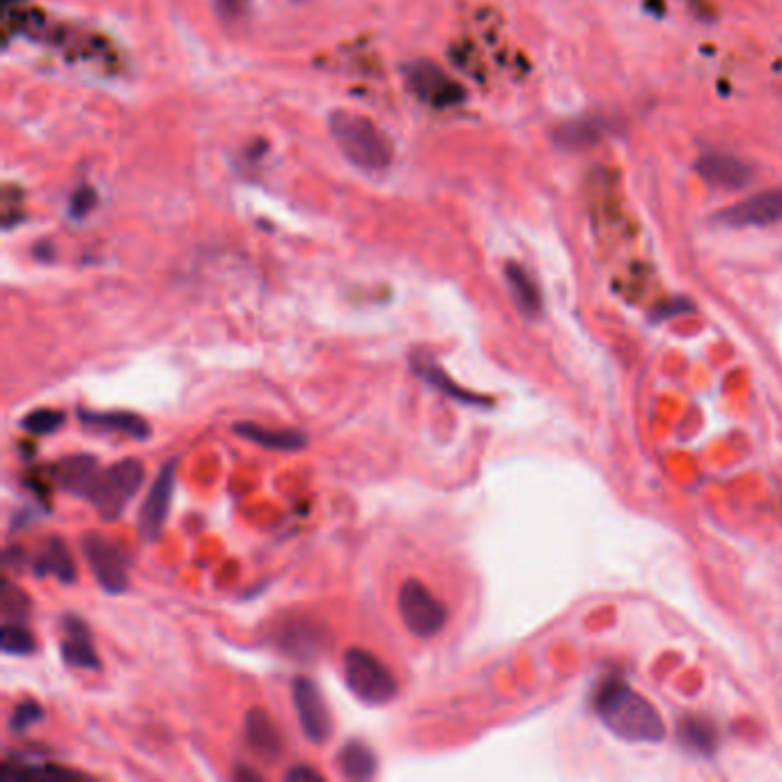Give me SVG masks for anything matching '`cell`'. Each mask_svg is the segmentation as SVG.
I'll list each match as a JSON object with an SVG mask.
<instances>
[{
	"label": "cell",
	"mask_w": 782,
	"mask_h": 782,
	"mask_svg": "<svg viewBox=\"0 0 782 782\" xmlns=\"http://www.w3.org/2000/svg\"><path fill=\"white\" fill-rule=\"evenodd\" d=\"M594 711L608 730L624 741L656 744L666 737V723L652 702L622 679H608L594 695Z\"/></svg>",
	"instance_id": "cell-1"
},
{
	"label": "cell",
	"mask_w": 782,
	"mask_h": 782,
	"mask_svg": "<svg viewBox=\"0 0 782 782\" xmlns=\"http://www.w3.org/2000/svg\"><path fill=\"white\" fill-rule=\"evenodd\" d=\"M331 136L340 152L367 172L386 170L393 163V145L388 136L365 115L354 111H335L328 117Z\"/></svg>",
	"instance_id": "cell-2"
},
{
	"label": "cell",
	"mask_w": 782,
	"mask_h": 782,
	"mask_svg": "<svg viewBox=\"0 0 782 782\" xmlns=\"http://www.w3.org/2000/svg\"><path fill=\"white\" fill-rule=\"evenodd\" d=\"M145 482V466L140 459L127 457L111 464L108 468H97L92 480L85 489L83 498L92 503L97 514L104 521L120 519L127 510L131 500L143 487Z\"/></svg>",
	"instance_id": "cell-3"
},
{
	"label": "cell",
	"mask_w": 782,
	"mask_h": 782,
	"mask_svg": "<svg viewBox=\"0 0 782 782\" xmlns=\"http://www.w3.org/2000/svg\"><path fill=\"white\" fill-rule=\"evenodd\" d=\"M344 684L363 705L381 707L397 698V679L372 652L361 647H351L342 656Z\"/></svg>",
	"instance_id": "cell-4"
},
{
	"label": "cell",
	"mask_w": 782,
	"mask_h": 782,
	"mask_svg": "<svg viewBox=\"0 0 782 782\" xmlns=\"http://www.w3.org/2000/svg\"><path fill=\"white\" fill-rule=\"evenodd\" d=\"M397 608H400L404 627L418 638L436 636L448 622V608L418 578H409L402 583L400 594H397Z\"/></svg>",
	"instance_id": "cell-5"
},
{
	"label": "cell",
	"mask_w": 782,
	"mask_h": 782,
	"mask_svg": "<svg viewBox=\"0 0 782 782\" xmlns=\"http://www.w3.org/2000/svg\"><path fill=\"white\" fill-rule=\"evenodd\" d=\"M81 549L101 590L120 594L129 588V555L124 553L122 546L101 533H85Z\"/></svg>",
	"instance_id": "cell-6"
},
{
	"label": "cell",
	"mask_w": 782,
	"mask_h": 782,
	"mask_svg": "<svg viewBox=\"0 0 782 782\" xmlns=\"http://www.w3.org/2000/svg\"><path fill=\"white\" fill-rule=\"evenodd\" d=\"M175 477H177V459H168L166 464L161 466V471L152 482L150 491H147L143 507H140L138 533L140 539L147 544H154L156 539L161 537L163 528H166L172 496H175Z\"/></svg>",
	"instance_id": "cell-7"
},
{
	"label": "cell",
	"mask_w": 782,
	"mask_h": 782,
	"mask_svg": "<svg viewBox=\"0 0 782 782\" xmlns=\"http://www.w3.org/2000/svg\"><path fill=\"white\" fill-rule=\"evenodd\" d=\"M292 702L306 739L317 746L326 744L333 734V718L319 686L308 677H296L292 682Z\"/></svg>",
	"instance_id": "cell-8"
},
{
	"label": "cell",
	"mask_w": 782,
	"mask_h": 782,
	"mask_svg": "<svg viewBox=\"0 0 782 782\" xmlns=\"http://www.w3.org/2000/svg\"><path fill=\"white\" fill-rule=\"evenodd\" d=\"M716 221L725 228H766L782 221V189L757 193L753 198L723 209Z\"/></svg>",
	"instance_id": "cell-9"
},
{
	"label": "cell",
	"mask_w": 782,
	"mask_h": 782,
	"mask_svg": "<svg viewBox=\"0 0 782 782\" xmlns=\"http://www.w3.org/2000/svg\"><path fill=\"white\" fill-rule=\"evenodd\" d=\"M695 170H698V175L705 179L707 184L727 191L744 189V186H748L755 179L753 168L730 154L709 152L695 163Z\"/></svg>",
	"instance_id": "cell-10"
},
{
	"label": "cell",
	"mask_w": 782,
	"mask_h": 782,
	"mask_svg": "<svg viewBox=\"0 0 782 782\" xmlns=\"http://www.w3.org/2000/svg\"><path fill=\"white\" fill-rule=\"evenodd\" d=\"M62 661L72 668L99 670V654L92 640V633L81 617L67 615L62 620V638H60Z\"/></svg>",
	"instance_id": "cell-11"
},
{
	"label": "cell",
	"mask_w": 782,
	"mask_h": 782,
	"mask_svg": "<svg viewBox=\"0 0 782 782\" xmlns=\"http://www.w3.org/2000/svg\"><path fill=\"white\" fill-rule=\"evenodd\" d=\"M78 420L83 425L104 429V432H120L124 436H131L136 441L150 439V422L143 420L138 413L131 411H88L78 409Z\"/></svg>",
	"instance_id": "cell-12"
},
{
	"label": "cell",
	"mask_w": 782,
	"mask_h": 782,
	"mask_svg": "<svg viewBox=\"0 0 782 782\" xmlns=\"http://www.w3.org/2000/svg\"><path fill=\"white\" fill-rule=\"evenodd\" d=\"M232 432L237 434L239 439L257 443L267 450L296 452L308 445V436L299 432V429H269L264 425H257V422H237V425H232Z\"/></svg>",
	"instance_id": "cell-13"
},
{
	"label": "cell",
	"mask_w": 782,
	"mask_h": 782,
	"mask_svg": "<svg viewBox=\"0 0 782 782\" xmlns=\"http://www.w3.org/2000/svg\"><path fill=\"white\" fill-rule=\"evenodd\" d=\"M33 572L42 578H58L65 585L76 581V562L60 537H49L42 544V549H39L33 560Z\"/></svg>",
	"instance_id": "cell-14"
},
{
	"label": "cell",
	"mask_w": 782,
	"mask_h": 782,
	"mask_svg": "<svg viewBox=\"0 0 782 782\" xmlns=\"http://www.w3.org/2000/svg\"><path fill=\"white\" fill-rule=\"evenodd\" d=\"M246 741L255 755L262 760H276L283 753V741H280L278 727L264 709H250L246 716Z\"/></svg>",
	"instance_id": "cell-15"
},
{
	"label": "cell",
	"mask_w": 782,
	"mask_h": 782,
	"mask_svg": "<svg viewBox=\"0 0 782 782\" xmlns=\"http://www.w3.org/2000/svg\"><path fill=\"white\" fill-rule=\"evenodd\" d=\"M335 764L344 778L349 780H370L377 776L379 762L374 750L361 739H351L340 748Z\"/></svg>",
	"instance_id": "cell-16"
},
{
	"label": "cell",
	"mask_w": 782,
	"mask_h": 782,
	"mask_svg": "<svg viewBox=\"0 0 782 782\" xmlns=\"http://www.w3.org/2000/svg\"><path fill=\"white\" fill-rule=\"evenodd\" d=\"M97 468H99V461L95 457L74 455L58 461V464L53 466V477H56V482L62 489L69 491V494H76L83 498L92 475L97 473Z\"/></svg>",
	"instance_id": "cell-17"
},
{
	"label": "cell",
	"mask_w": 782,
	"mask_h": 782,
	"mask_svg": "<svg viewBox=\"0 0 782 782\" xmlns=\"http://www.w3.org/2000/svg\"><path fill=\"white\" fill-rule=\"evenodd\" d=\"M413 367H416V372L420 374V379H425L427 383H432V386L436 390H441L443 395H450L452 400H459L464 404H487V400L480 395H473L468 393V390L455 386V383L450 381L448 374H445L439 365L434 363V358H429L427 354H420L413 358Z\"/></svg>",
	"instance_id": "cell-18"
},
{
	"label": "cell",
	"mask_w": 782,
	"mask_h": 782,
	"mask_svg": "<svg viewBox=\"0 0 782 782\" xmlns=\"http://www.w3.org/2000/svg\"><path fill=\"white\" fill-rule=\"evenodd\" d=\"M505 278L507 285H510V292L514 296L516 306L523 312V315L535 317L539 308H542V299H539V289L535 285V280L528 276V271L519 267V264L510 262L505 267Z\"/></svg>",
	"instance_id": "cell-19"
},
{
	"label": "cell",
	"mask_w": 782,
	"mask_h": 782,
	"mask_svg": "<svg viewBox=\"0 0 782 782\" xmlns=\"http://www.w3.org/2000/svg\"><path fill=\"white\" fill-rule=\"evenodd\" d=\"M3 780H37V782H60L81 778L76 771L62 769L56 764H26V762H7L3 766Z\"/></svg>",
	"instance_id": "cell-20"
},
{
	"label": "cell",
	"mask_w": 782,
	"mask_h": 782,
	"mask_svg": "<svg viewBox=\"0 0 782 782\" xmlns=\"http://www.w3.org/2000/svg\"><path fill=\"white\" fill-rule=\"evenodd\" d=\"M409 85L413 92H418L420 97L434 101V104L445 106L452 101L445 97V92L450 90V83L445 81L443 72H439V69L432 65H427V62H422V65H418L413 72H409Z\"/></svg>",
	"instance_id": "cell-21"
},
{
	"label": "cell",
	"mask_w": 782,
	"mask_h": 782,
	"mask_svg": "<svg viewBox=\"0 0 782 782\" xmlns=\"http://www.w3.org/2000/svg\"><path fill=\"white\" fill-rule=\"evenodd\" d=\"M679 741L686 750L698 755H711L716 750L718 737L714 725H709L702 718H686L679 725Z\"/></svg>",
	"instance_id": "cell-22"
},
{
	"label": "cell",
	"mask_w": 782,
	"mask_h": 782,
	"mask_svg": "<svg viewBox=\"0 0 782 782\" xmlns=\"http://www.w3.org/2000/svg\"><path fill=\"white\" fill-rule=\"evenodd\" d=\"M0 647H3L5 654L12 656H28L35 652V638L21 622H12L7 620L3 633H0Z\"/></svg>",
	"instance_id": "cell-23"
},
{
	"label": "cell",
	"mask_w": 782,
	"mask_h": 782,
	"mask_svg": "<svg viewBox=\"0 0 782 782\" xmlns=\"http://www.w3.org/2000/svg\"><path fill=\"white\" fill-rule=\"evenodd\" d=\"M62 425H65V413L56 411V409H37V411H30L28 416L21 420V427L26 429L28 434H35V436L53 434V432H56V429H60Z\"/></svg>",
	"instance_id": "cell-24"
},
{
	"label": "cell",
	"mask_w": 782,
	"mask_h": 782,
	"mask_svg": "<svg viewBox=\"0 0 782 782\" xmlns=\"http://www.w3.org/2000/svg\"><path fill=\"white\" fill-rule=\"evenodd\" d=\"M44 718V711L42 707L37 705V702L33 700H26V702H19L17 707H14L12 716H10V730L12 732H23L28 730L30 725L39 723Z\"/></svg>",
	"instance_id": "cell-25"
},
{
	"label": "cell",
	"mask_w": 782,
	"mask_h": 782,
	"mask_svg": "<svg viewBox=\"0 0 782 782\" xmlns=\"http://www.w3.org/2000/svg\"><path fill=\"white\" fill-rule=\"evenodd\" d=\"M30 601L26 594H23L19 588H14L12 583H5V592H3V613L7 620L12 617H23L28 613Z\"/></svg>",
	"instance_id": "cell-26"
},
{
	"label": "cell",
	"mask_w": 782,
	"mask_h": 782,
	"mask_svg": "<svg viewBox=\"0 0 782 782\" xmlns=\"http://www.w3.org/2000/svg\"><path fill=\"white\" fill-rule=\"evenodd\" d=\"M246 5L248 0H214L218 17H223L225 21H237L246 12Z\"/></svg>",
	"instance_id": "cell-27"
},
{
	"label": "cell",
	"mask_w": 782,
	"mask_h": 782,
	"mask_svg": "<svg viewBox=\"0 0 782 782\" xmlns=\"http://www.w3.org/2000/svg\"><path fill=\"white\" fill-rule=\"evenodd\" d=\"M285 780H289V782H312V780L319 782V780H324V776L308 764H296L285 773Z\"/></svg>",
	"instance_id": "cell-28"
}]
</instances>
